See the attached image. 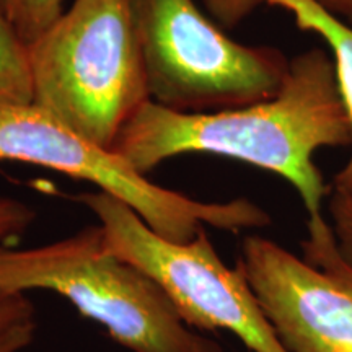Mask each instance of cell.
Instances as JSON below:
<instances>
[{
    "label": "cell",
    "mask_w": 352,
    "mask_h": 352,
    "mask_svg": "<svg viewBox=\"0 0 352 352\" xmlns=\"http://www.w3.org/2000/svg\"><path fill=\"white\" fill-rule=\"evenodd\" d=\"M351 144L333 56L314 47L290 59L272 98L210 113H179L151 100L122 126L111 148L142 175L184 153L245 162L292 184L308 219H316L323 217L331 184L324 183L315 153Z\"/></svg>",
    "instance_id": "1"
},
{
    "label": "cell",
    "mask_w": 352,
    "mask_h": 352,
    "mask_svg": "<svg viewBox=\"0 0 352 352\" xmlns=\"http://www.w3.org/2000/svg\"><path fill=\"white\" fill-rule=\"evenodd\" d=\"M28 59L33 104L103 147L151 101L134 0H74Z\"/></svg>",
    "instance_id": "2"
},
{
    "label": "cell",
    "mask_w": 352,
    "mask_h": 352,
    "mask_svg": "<svg viewBox=\"0 0 352 352\" xmlns=\"http://www.w3.org/2000/svg\"><path fill=\"white\" fill-rule=\"evenodd\" d=\"M33 289L60 294L132 352H223L184 323L152 277L109 252L100 223L36 248L0 245V292Z\"/></svg>",
    "instance_id": "3"
},
{
    "label": "cell",
    "mask_w": 352,
    "mask_h": 352,
    "mask_svg": "<svg viewBox=\"0 0 352 352\" xmlns=\"http://www.w3.org/2000/svg\"><path fill=\"white\" fill-rule=\"evenodd\" d=\"M151 100L179 113L248 107L274 96L290 59L228 38L197 0H134Z\"/></svg>",
    "instance_id": "4"
},
{
    "label": "cell",
    "mask_w": 352,
    "mask_h": 352,
    "mask_svg": "<svg viewBox=\"0 0 352 352\" xmlns=\"http://www.w3.org/2000/svg\"><path fill=\"white\" fill-rule=\"evenodd\" d=\"M0 162L44 166L116 197L166 240L186 243L204 226L240 232L271 226L246 197L202 202L152 183L113 148L94 142L33 103L0 104Z\"/></svg>",
    "instance_id": "5"
},
{
    "label": "cell",
    "mask_w": 352,
    "mask_h": 352,
    "mask_svg": "<svg viewBox=\"0 0 352 352\" xmlns=\"http://www.w3.org/2000/svg\"><path fill=\"white\" fill-rule=\"evenodd\" d=\"M76 199L98 219L108 250L164 289L192 329H226L252 352H287L239 267L220 259L204 228L178 243L153 232L129 206L103 191Z\"/></svg>",
    "instance_id": "6"
},
{
    "label": "cell",
    "mask_w": 352,
    "mask_h": 352,
    "mask_svg": "<svg viewBox=\"0 0 352 352\" xmlns=\"http://www.w3.org/2000/svg\"><path fill=\"white\" fill-rule=\"evenodd\" d=\"M303 258L276 241L248 235L236 267L287 352H352V267L331 223L307 220Z\"/></svg>",
    "instance_id": "7"
},
{
    "label": "cell",
    "mask_w": 352,
    "mask_h": 352,
    "mask_svg": "<svg viewBox=\"0 0 352 352\" xmlns=\"http://www.w3.org/2000/svg\"><path fill=\"white\" fill-rule=\"evenodd\" d=\"M267 6L279 7L294 16L303 32L315 33L327 44L336 67L338 85L344 103L352 132V28L333 16L315 0H266ZM352 145V144H351ZM331 189L352 199V153L347 164L334 175Z\"/></svg>",
    "instance_id": "8"
},
{
    "label": "cell",
    "mask_w": 352,
    "mask_h": 352,
    "mask_svg": "<svg viewBox=\"0 0 352 352\" xmlns=\"http://www.w3.org/2000/svg\"><path fill=\"white\" fill-rule=\"evenodd\" d=\"M33 103L28 46L0 13V104Z\"/></svg>",
    "instance_id": "9"
},
{
    "label": "cell",
    "mask_w": 352,
    "mask_h": 352,
    "mask_svg": "<svg viewBox=\"0 0 352 352\" xmlns=\"http://www.w3.org/2000/svg\"><path fill=\"white\" fill-rule=\"evenodd\" d=\"M64 12V0H0V13L26 46L41 38Z\"/></svg>",
    "instance_id": "10"
},
{
    "label": "cell",
    "mask_w": 352,
    "mask_h": 352,
    "mask_svg": "<svg viewBox=\"0 0 352 352\" xmlns=\"http://www.w3.org/2000/svg\"><path fill=\"white\" fill-rule=\"evenodd\" d=\"M34 219L36 212L32 206L13 197L0 196V245L16 243Z\"/></svg>",
    "instance_id": "11"
},
{
    "label": "cell",
    "mask_w": 352,
    "mask_h": 352,
    "mask_svg": "<svg viewBox=\"0 0 352 352\" xmlns=\"http://www.w3.org/2000/svg\"><path fill=\"white\" fill-rule=\"evenodd\" d=\"M328 212L338 250L352 267V199L331 189L328 196Z\"/></svg>",
    "instance_id": "12"
},
{
    "label": "cell",
    "mask_w": 352,
    "mask_h": 352,
    "mask_svg": "<svg viewBox=\"0 0 352 352\" xmlns=\"http://www.w3.org/2000/svg\"><path fill=\"white\" fill-rule=\"evenodd\" d=\"M222 30L236 28L266 0H197Z\"/></svg>",
    "instance_id": "13"
},
{
    "label": "cell",
    "mask_w": 352,
    "mask_h": 352,
    "mask_svg": "<svg viewBox=\"0 0 352 352\" xmlns=\"http://www.w3.org/2000/svg\"><path fill=\"white\" fill-rule=\"evenodd\" d=\"M36 331L34 314L0 323V352H21L32 344Z\"/></svg>",
    "instance_id": "14"
},
{
    "label": "cell",
    "mask_w": 352,
    "mask_h": 352,
    "mask_svg": "<svg viewBox=\"0 0 352 352\" xmlns=\"http://www.w3.org/2000/svg\"><path fill=\"white\" fill-rule=\"evenodd\" d=\"M28 314H34V307L25 294L0 292V323Z\"/></svg>",
    "instance_id": "15"
},
{
    "label": "cell",
    "mask_w": 352,
    "mask_h": 352,
    "mask_svg": "<svg viewBox=\"0 0 352 352\" xmlns=\"http://www.w3.org/2000/svg\"><path fill=\"white\" fill-rule=\"evenodd\" d=\"M315 2L352 28V0H315Z\"/></svg>",
    "instance_id": "16"
}]
</instances>
